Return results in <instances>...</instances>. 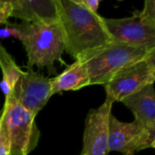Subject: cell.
I'll use <instances>...</instances> for the list:
<instances>
[{
  "mask_svg": "<svg viewBox=\"0 0 155 155\" xmlns=\"http://www.w3.org/2000/svg\"><path fill=\"white\" fill-rule=\"evenodd\" d=\"M113 41L132 46L155 49V1L146 0L143 9L125 18H104Z\"/></svg>",
  "mask_w": 155,
  "mask_h": 155,
  "instance_id": "obj_5",
  "label": "cell"
},
{
  "mask_svg": "<svg viewBox=\"0 0 155 155\" xmlns=\"http://www.w3.org/2000/svg\"><path fill=\"white\" fill-rule=\"evenodd\" d=\"M155 81V52L116 73L104 84L106 98L121 102L124 98L153 84Z\"/></svg>",
  "mask_w": 155,
  "mask_h": 155,
  "instance_id": "obj_6",
  "label": "cell"
},
{
  "mask_svg": "<svg viewBox=\"0 0 155 155\" xmlns=\"http://www.w3.org/2000/svg\"><path fill=\"white\" fill-rule=\"evenodd\" d=\"M21 30L22 43L25 48L28 65L38 68L46 67L49 72L54 71V62L62 61L64 43L58 20L53 23L30 24L23 22L17 25Z\"/></svg>",
  "mask_w": 155,
  "mask_h": 155,
  "instance_id": "obj_3",
  "label": "cell"
},
{
  "mask_svg": "<svg viewBox=\"0 0 155 155\" xmlns=\"http://www.w3.org/2000/svg\"><path fill=\"white\" fill-rule=\"evenodd\" d=\"M0 67L3 74V78L0 83L2 92L5 96L9 95L13 91L16 82L21 76L23 71L15 64L12 56L0 45Z\"/></svg>",
  "mask_w": 155,
  "mask_h": 155,
  "instance_id": "obj_13",
  "label": "cell"
},
{
  "mask_svg": "<svg viewBox=\"0 0 155 155\" xmlns=\"http://www.w3.org/2000/svg\"><path fill=\"white\" fill-rule=\"evenodd\" d=\"M114 102L105 98L97 109H92L86 117L83 136V155H107L108 122Z\"/></svg>",
  "mask_w": 155,
  "mask_h": 155,
  "instance_id": "obj_9",
  "label": "cell"
},
{
  "mask_svg": "<svg viewBox=\"0 0 155 155\" xmlns=\"http://www.w3.org/2000/svg\"><path fill=\"white\" fill-rule=\"evenodd\" d=\"M155 133H152L135 121L124 123L113 114L108 122V151L124 155H134L136 152L154 148Z\"/></svg>",
  "mask_w": 155,
  "mask_h": 155,
  "instance_id": "obj_7",
  "label": "cell"
},
{
  "mask_svg": "<svg viewBox=\"0 0 155 155\" xmlns=\"http://www.w3.org/2000/svg\"><path fill=\"white\" fill-rule=\"evenodd\" d=\"M55 5L64 51L74 60L86 52L113 42L104 17L98 13L87 10L78 0H55Z\"/></svg>",
  "mask_w": 155,
  "mask_h": 155,
  "instance_id": "obj_1",
  "label": "cell"
},
{
  "mask_svg": "<svg viewBox=\"0 0 155 155\" xmlns=\"http://www.w3.org/2000/svg\"><path fill=\"white\" fill-rule=\"evenodd\" d=\"M11 16L30 24L53 23L58 20L55 0H10Z\"/></svg>",
  "mask_w": 155,
  "mask_h": 155,
  "instance_id": "obj_10",
  "label": "cell"
},
{
  "mask_svg": "<svg viewBox=\"0 0 155 155\" xmlns=\"http://www.w3.org/2000/svg\"><path fill=\"white\" fill-rule=\"evenodd\" d=\"M81 155H83V154H81Z\"/></svg>",
  "mask_w": 155,
  "mask_h": 155,
  "instance_id": "obj_18",
  "label": "cell"
},
{
  "mask_svg": "<svg viewBox=\"0 0 155 155\" xmlns=\"http://www.w3.org/2000/svg\"><path fill=\"white\" fill-rule=\"evenodd\" d=\"M35 116L20 105L11 95L5 102L0 117V132L5 137L11 155H28L37 146L40 131Z\"/></svg>",
  "mask_w": 155,
  "mask_h": 155,
  "instance_id": "obj_4",
  "label": "cell"
},
{
  "mask_svg": "<svg viewBox=\"0 0 155 155\" xmlns=\"http://www.w3.org/2000/svg\"><path fill=\"white\" fill-rule=\"evenodd\" d=\"M78 2L87 10L93 13H97L100 5V0H78Z\"/></svg>",
  "mask_w": 155,
  "mask_h": 155,
  "instance_id": "obj_16",
  "label": "cell"
},
{
  "mask_svg": "<svg viewBox=\"0 0 155 155\" xmlns=\"http://www.w3.org/2000/svg\"><path fill=\"white\" fill-rule=\"evenodd\" d=\"M0 128H1V127H0Z\"/></svg>",
  "mask_w": 155,
  "mask_h": 155,
  "instance_id": "obj_19",
  "label": "cell"
},
{
  "mask_svg": "<svg viewBox=\"0 0 155 155\" xmlns=\"http://www.w3.org/2000/svg\"><path fill=\"white\" fill-rule=\"evenodd\" d=\"M154 52L155 49L149 50L113 41L86 52L76 59L84 65L90 85H104L120 70Z\"/></svg>",
  "mask_w": 155,
  "mask_h": 155,
  "instance_id": "obj_2",
  "label": "cell"
},
{
  "mask_svg": "<svg viewBox=\"0 0 155 155\" xmlns=\"http://www.w3.org/2000/svg\"><path fill=\"white\" fill-rule=\"evenodd\" d=\"M11 11H12L11 1L0 0V25L7 22V19L11 16Z\"/></svg>",
  "mask_w": 155,
  "mask_h": 155,
  "instance_id": "obj_15",
  "label": "cell"
},
{
  "mask_svg": "<svg viewBox=\"0 0 155 155\" xmlns=\"http://www.w3.org/2000/svg\"><path fill=\"white\" fill-rule=\"evenodd\" d=\"M7 37H15L22 41L23 35L21 30L18 28L17 25H8L4 28H0V38H7Z\"/></svg>",
  "mask_w": 155,
  "mask_h": 155,
  "instance_id": "obj_14",
  "label": "cell"
},
{
  "mask_svg": "<svg viewBox=\"0 0 155 155\" xmlns=\"http://www.w3.org/2000/svg\"><path fill=\"white\" fill-rule=\"evenodd\" d=\"M16 82L11 95L20 105L35 116L45 106L54 95L52 78L45 77L27 66Z\"/></svg>",
  "mask_w": 155,
  "mask_h": 155,
  "instance_id": "obj_8",
  "label": "cell"
},
{
  "mask_svg": "<svg viewBox=\"0 0 155 155\" xmlns=\"http://www.w3.org/2000/svg\"><path fill=\"white\" fill-rule=\"evenodd\" d=\"M0 155H11L5 137L0 132Z\"/></svg>",
  "mask_w": 155,
  "mask_h": 155,
  "instance_id": "obj_17",
  "label": "cell"
},
{
  "mask_svg": "<svg viewBox=\"0 0 155 155\" xmlns=\"http://www.w3.org/2000/svg\"><path fill=\"white\" fill-rule=\"evenodd\" d=\"M123 103L134 115V121L146 130L155 133V91L153 84L124 98Z\"/></svg>",
  "mask_w": 155,
  "mask_h": 155,
  "instance_id": "obj_11",
  "label": "cell"
},
{
  "mask_svg": "<svg viewBox=\"0 0 155 155\" xmlns=\"http://www.w3.org/2000/svg\"><path fill=\"white\" fill-rule=\"evenodd\" d=\"M89 85L86 69L78 59L74 60L59 75L52 78L53 94L64 91H76Z\"/></svg>",
  "mask_w": 155,
  "mask_h": 155,
  "instance_id": "obj_12",
  "label": "cell"
}]
</instances>
